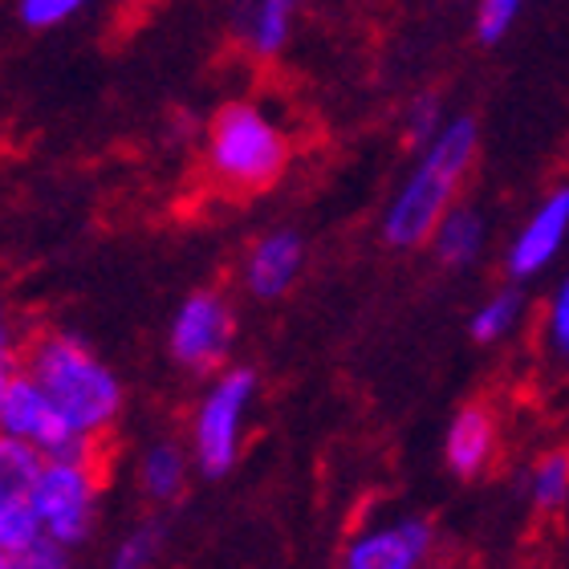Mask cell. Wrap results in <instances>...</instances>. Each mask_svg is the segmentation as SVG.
Returning <instances> with one entry per match:
<instances>
[{
	"label": "cell",
	"instance_id": "obj_1",
	"mask_svg": "<svg viewBox=\"0 0 569 569\" xmlns=\"http://www.w3.org/2000/svg\"><path fill=\"white\" fill-rule=\"evenodd\" d=\"M21 367L41 382V391L49 395V403L58 407V416L82 431V436H102L110 423L119 419L122 407V387L102 367L90 346L73 333H41L29 342Z\"/></svg>",
	"mask_w": 569,
	"mask_h": 569
},
{
	"label": "cell",
	"instance_id": "obj_2",
	"mask_svg": "<svg viewBox=\"0 0 569 569\" xmlns=\"http://www.w3.org/2000/svg\"><path fill=\"white\" fill-rule=\"evenodd\" d=\"M472 159H476V122L456 119L451 127H443L431 139L419 171L407 179V188L391 203V212L382 220L387 244H395V249H416V244L436 237L439 220L451 212V200H456V191H460Z\"/></svg>",
	"mask_w": 569,
	"mask_h": 569
},
{
	"label": "cell",
	"instance_id": "obj_3",
	"mask_svg": "<svg viewBox=\"0 0 569 569\" xmlns=\"http://www.w3.org/2000/svg\"><path fill=\"white\" fill-rule=\"evenodd\" d=\"M289 163V139L249 102H228L208 131V176L228 196L273 188Z\"/></svg>",
	"mask_w": 569,
	"mask_h": 569
},
{
	"label": "cell",
	"instance_id": "obj_4",
	"mask_svg": "<svg viewBox=\"0 0 569 569\" xmlns=\"http://www.w3.org/2000/svg\"><path fill=\"white\" fill-rule=\"evenodd\" d=\"M0 436L37 443L53 460H98V439L73 431L21 362L0 375Z\"/></svg>",
	"mask_w": 569,
	"mask_h": 569
},
{
	"label": "cell",
	"instance_id": "obj_5",
	"mask_svg": "<svg viewBox=\"0 0 569 569\" xmlns=\"http://www.w3.org/2000/svg\"><path fill=\"white\" fill-rule=\"evenodd\" d=\"M257 399V375L244 367L224 370L191 416V460L203 476H224L240 456L244 416Z\"/></svg>",
	"mask_w": 569,
	"mask_h": 569
},
{
	"label": "cell",
	"instance_id": "obj_6",
	"mask_svg": "<svg viewBox=\"0 0 569 569\" xmlns=\"http://www.w3.org/2000/svg\"><path fill=\"white\" fill-rule=\"evenodd\" d=\"M98 485H102V460H53L49 456L41 476L33 480V497L46 537L61 541L66 549L82 546L94 529Z\"/></svg>",
	"mask_w": 569,
	"mask_h": 569
},
{
	"label": "cell",
	"instance_id": "obj_7",
	"mask_svg": "<svg viewBox=\"0 0 569 569\" xmlns=\"http://www.w3.org/2000/svg\"><path fill=\"white\" fill-rule=\"evenodd\" d=\"M228 346H232V309L224 306V297L212 289L191 293L171 321V358L196 375H208L228 358Z\"/></svg>",
	"mask_w": 569,
	"mask_h": 569
},
{
	"label": "cell",
	"instance_id": "obj_8",
	"mask_svg": "<svg viewBox=\"0 0 569 569\" xmlns=\"http://www.w3.org/2000/svg\"><path fill=\"white\" fill-rule=\"evenodd\" d=\"M431 541H436V533L423 517L370 525V529L350 537L342 569H423Z\"/></svg>",
	"mask_w": 569,
	"mask_h": 569
},
{
	"label": "cell",
	"instance_id": "obj_9",
	"mask_svg": "<svg viewBox=\"0 0 569 569\" xmlns=\"http://www.w3.org/2000/svg\"><path fill=\"white\" fill-rule=\"evenodd\" d=\"M566 232H569V188H561L541 203V212L521 228V237L512 240L509 273L533 277L537 269H546V264L553 261V252L561 249Z\"/></svg>",
	"mask_w": 569,
	"mask_h": 569
},
{
	"label": "cell",
	"instance_id": "obj_10",
	"mask_svg": "<svg viewBox=\"0 0 569 569\" xmlns=\"http://www.w3.org/2000/svg\"><path fill=\"white\" fill-rule=\"evenodd\" d=\"M497 456V416L485 403H468L456 411L448 436H443V460L456 476L472 480Z\"/></svg>",
	"mask_w": 569,
	"mask_h": 569
},
{
	"label": "cell",
	"instance_id": "obj_11",
	"mask_svg": "<svg viewBox=\"0 0 569 569\" xmlns=\"http://www.w3.org/2000/svg\"><path fill=\"white\" fill-rule=\"evenodd\" d=\"M297 0H232V33L252 58H273L289 37Z\"/></svg>",
	"mask_w": 569,
	"mask_h": 569
},
{
	"label": "cell",
	"instance_id": "obj_12",
	"mask_svg": "<svg viewBox=\"0 0 569 569\" xmlns=\"http://www.w3.org/2000/svg\"><path fill=\"white\" fill-rule=\"evenodd\" d=\"M301 273V240L293 232H273V237L257 240L244 264V284L257 297H281Z\"/></svg>",
	"mask_w": 569,
	"mask_h": 569
},
{
	"label": "cell",
	"instance_id": "obj_13",
	"mask_svg": "<svg viewBox=\"0 0 569 569\" xmlns=\"http://www.w3.org/2000/svg\"><path fill=\"white\" fill-rule=\"evenodd\" d=\"M139 485L154 505H171L188 485V451L171 443V439L151 443L139 463Z\"/></svg>",
	"mask_w": 569,
	"mask_h": 569
},
{
	"label": "cell",
	"instance_id": "obj_14",
	"mask_svg": "<svg viewBox=\"0 0 569 569\" xmlns=\"http://www.w3.org/2000/svg\"><path fill=\"white\" fill-rule=\"evenodd\" d=\"M436 257L443 264H468L480 252V240H485V228H480V216L468 212V208H451L436 228Z\"/></svg>",
	"mask_w": 569,
	"mask_h": 569
},
{
	"label": "cell",
	"instance_id": "obj_15",
	"mask_svg": "<svg viewBox=\"0 0 569 569\" xmlns=\"http://www.w3.org/2000/svg\"><path fill=\"white\" fill-rule=\"evenodd\" d=\"M37 537H46V525L33 497L17 488H0V549H21Z\"/></svg>",
	"mask_w": 569,
	"mask_h": 569
},
{
	"label": "cell",
	"instance_id": "obj_16",
	"mask_svg": "<svg viewBox=\"0 0 569 569\" xmlns=\"http://www.w3.org/2000/svg\"><path fill=\"white\" fill-rule=\"evenodd\" d=\"M529 497L541 512H558L569 505V448H549L533 463L529 476Z\"/></svg>",
	"mask_w": 569,
	"mask_h": 569
},
{
	"label": "cell",
	"instance_id": "obj_17",
	"mask_svg": "<svg viewBox=\"0 0 569 569\" xmlns=\"http://www.w3.org/2000/svg\"><path fill=\"white\" fill-rule=\"evenodd\" d=\"M517 318H521V293H517V289H505V293H497L492 301H485V306L476 309L472 338L476 342H500V338L517 326Z\"/></svg>",
	"mask_w": 569,
	"mask_h": 569
},
{
	"label": "cell",
	"instance_id": "obj_18",
	"mask_svg": "<svg viewBox=\"0 0 569 569\" xmlns=\"http://www.w3.org/2000/svg\"><path fill=\"white\" fill-rule=\"evenodd\" d=\"M159 549H163V529L154 521H142L114 546L107 569H151L154 558H159Z\"/></svg>",
	"mask_w": 569,
	"mask_h": 569
},
{
	"label": "cell",
	"instance_id": "obj_19",
	"mask_svg": "<svg viewBox=\"0 0 569 569\" xmlns=\"http://www.w3.org/2000/svg\"><path fill=\"white\" fill-rule=\"evenodd\" d=\"M0 569H70V558L61 541L37 537L21 549H0Z\"/></svg>",
	"mask_w": 569,
	"mask_h": 569
},
{
	"label": "cell",
	"instance_id": "obj_20",
	"mask_svg": "<svg viewBox=\"0 0 569 569\" xmlns=\"http://www.w3.org/2000/svg\"><path fill=\"white\" fill-rule=\"evenodd\" d=\"M517 9H521V0H480V17H476L480 41H500V37L509 33Z\"/></svg>",
	"mask_w": 569,
	"mask_h": 569
},
{
	"label": "cell",
	"instance_id": "obj_21",
	"mask_svg": "<svg viewBox=\"0 0 569 569\" xmlns=\"http://www.w3.org/2000/svg\"><path fill=\"white\" fill-rule=\"evenodd\" d=\"M86 0H21V21L33 29H49V24L66 21L82 9Z\"/></svg>",
	"mask_w": 569,
	"mask_h": 569
},
{
	"label": "cell",
	"instance_id": "obj_22",
	"mask_svg": "<svg viewBox=\"0 0 569 569\" xmlns=\"http://www.w3.org/2000/svg\"><path fill=\"white\" fill-rule=\"evenodd\" d=\"M549 342H553L558 355L569 358V281L561 284L553 306H549Z\"/></svg>",
	"mask_w": 569,
	"mask_h": 569
},
{
	"label": "cell",
	"instance_id": "obj_23",
	"mask_svg": "<svg viewBox=\"0 0 569 569\" xmlns=\"http://www.w3.org/2000/svg\"><path fill=\"white\" fill-rule=\"evenodd\" d=\"M436 127H439V107L436 98H419L416 107H411V119H407V139L411 142H427L436 139Z\"/></svg>",
	"mask_w": 569,
	"mask_h": 569
},
{
	"label": "cell",
	"instance_id": "obj_24",
	"mask_svg": "<svg viewBox=\"0 0 569 569\" xmlns=\"http://www.w3.org/2000/svg\"><path fill=\"white\" fill-rule=\"evenodd\" d=\"M127 4H131V9H151L154 0H127Z\"/></svg>",
	"mask_w": 569,
	"mask_h": 569
}]
</instances>
